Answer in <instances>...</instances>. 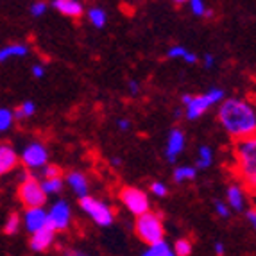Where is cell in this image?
<instances>
[{"label": "cell", "mask_w": 256, "mask_h": 256, "mask_svg": "<svg viewBox=\"0 0 256 256\" xmlns=\"http://www.w3.org/2000/svg\"><path fill=\"white\" fill-rule=\"evenodd\" d=\"M150 190H152V194H156L160 197L166 196V186L163 183H152L150 184Z\"/></svg>", "instance_id": "cell-30"}, {"label": "cell", "mask_w": 256, "mask_h": 256, "mask_svg": "<svg viewBox=\"0 0 256 256\" xmlns=\"http://www.w3.org/2000/svg\"><path fill=\"white\" fill-rule=\"evenodd\" d=\"M183 102L186 104V116L190 120H196L204 113L210 108V102L206 100L204 95H199V97H190V95H184Z\"/></svg>", "instance_id": "cell-9"}, {"label": "cell", "mask_w": 256, "mask_h": 256, "mask_svg": "<svg viewBox=\"0 0 256 256\" xmlns=\"http://www.w3.org/2000/svg\"><path fill=\"white\" fill-rule=\"evenodd\" d=\"M27 47L26 45H9L0 50V61H6L9 58H16V56H26Z\"/></svg>", "instance_id": "cell-17"}, {"label": "cell", "mask_w": 256, "mask_h": 256, "mask_svg": "<svg viewBox=\"0 0 256 256\" xmlns=\"http://www.w3.org/2000/svg\"><path fill=\"white\" fill-rule=\"evenodd\" d=\"M186 48H183V47H172L170 50H168V56L170 58H183L184 54H186Z\"/></svg>", "instance_id": "cell-32"}, {"label": "cell", "mask_w": 256, "mask_h": 256, "mask_svg": "<svg viewBox=\"0 0 256 256\" xmlns=\"http://www.w3.org/2000/svg\"><path fill=\"white\" fill-rule=\"evenodd\" d=\"M120 199L128 206L129 212H132L134 215H144L149 212V199L147 196L142 190L138 188H132V186H126L120 190Z\"/></svg>", "instance_id": "cell-5"}, {"label": "cell", "mask_w": 256, "mask_h": 256, "mask_svg": "<svg viewBox=\"0 0 256 256\" xmlns=\"http://www.w3.org/2000/svg\"><path fill=\"white\" fill-rule=\"evenodd\" d=\"M70 222V208L64 201L56 202L52 206L50 214L47 215V228H50L52 231L56 230H64Z\"/></svg>", "instance_id": "cell-7"}, {"label": "cell", "mask_w": 256, "mask_h": 256, "mask_svg": "<svg viewBox=\"0 0 256 256\" xmlns=\"http://www.w3.org/2000/svg\"><path fill=\"white\" fill-rule=\"evenodd\" d=\"M142 256H154V252L149 249V251H146V252H144V254H142Z\"/></svg>", "instance_id": "cell-42"}, {"label": "cell", "mask_w": 256, "mask_h": 256, "mask_svg": "<svg viewBox=\"0 0 256 256\" xmlns=\"http://www.w3.org/2000/svg\"><path fill=\"white\" fill-rule=\"evenodd\" d=\"M190 8H192L194 14H197V16H202V14H204V4H202L201 0H192V2H190Z\"/></svg>", "instance_id": "cell-29"}, {"label": "cell", "mask_w": 256, "mask_h": 256, "mask_svg": "<svg viewBox=\"0 0 256 256\" xmlns=\"http://www.w3.org/2000/svg\"><path fill=\"white\" fill-rule=\"evenodd\" d=\"M196 178V168H190V166H181L174 172V180L176 181H183V180H194Z\"/></svg>", "instance_id": "cell-22"}, {"label": "cell", "mask_w": 256, "mask_h": 256, "mask_svg": "<svg viewBox=\"0 0 256 256\" xmlns=\"http://www.w3.org/2000/svg\"><path fill=\"white\" fill-rule=\"evenodd\" d=\"M47 149L42 146V144H30L29 147H26L24 154H22V160L27 166L34 168V166H42L47 162Z\"/></svg>", "instance_id": "cell-8"}, {"label": "cell", "mask_w": 256, "mask_h": 256, "mask_svg": "<svg viewBox=\"0 0 256 256\" xmlns=\"http://www.w3.org/2000/svg\"><path fill=\"white\" fill-rule=\"evenodd\" d=\"M129 88H131L132 94H136V92H138V84H136V82H134V81H131V84H129Z\"/></svg>", "instance_id": "cell-40"}, {"label": "cell", "mask_w": 256, "mask_h": 256, "mask_svg": "<svg viewBox=\"0 0 256 256\" xmlns=\"http://www.w3.org/2000/svg\"><path fill=\"white\" fill-rule=\"evenodd\" d=\"M228 199L233 210H244V194L238 186H230L228 188Z\"/></svg>", "instance_id": "cell-16"}, {"label": "cell", "mask_w": 256, "mask_h": 256, "mask_svg": "<svg viewBox=\"0 0 256 256\" xmlns=\"http://www.w3.org/2000/svg\"><path fill=\"white\" fill-rule=\"evenodd\" d=\"M215 251H217V254L220 256L222 252H224V246H222V244H217V246H215Z\"/></svg>", "instance_id": "cell-38"}, {"label": "cell", "mask_w": 256, "mask_h": 256, "mask_svg": "<svg viewBox=\"0 0 256 256\" xmlns=\"http://www.w3.org/2000/svg\"><path fill=\"white\" fill-rule=\"evenodd\" d=\"M136 235L149 246L163 242V224L160 215L150 212L140 215L136 220Z\"/></svg>", "instance_id": "cell-3"}, {"label": "cell", "mask_w": 256, "mask_h": 256, "mask_svg": "<svg viewBox=\"0 0 256 256\" xmlns=\"http://www.w3.org/2000/svg\"><path fill=\"white\" fill-rule=\"evenodd\" d=\"M222 95H224V92H222V90H210L204 97H206V100L210 102V106H214L215 102H218V100H220Z\"/></svg>", "instance_id": "cell-27"}, {"label": "cell", "mask_w": 256, "mask_h": 256, "mask_svg": "<svg viewBox=\"0 0 256 256\" xmlns=\"http://www.w3.org/2000/svg\"><path fill=\"white\" fill-rule=\"evenodd\" d=\"M43 174H45V180H54V178H60L61 176V168L56 165H48Z\"/></svg>", "instance_id": "cell-28"}, {"label": "cell", "mask_w": 256, "mask_h": 256, "mask_svg": "<svg viewBox=\"0 0 256 256\" xmlns=\"http://www.w3.org/2000/svg\"><path fill=\"white\" fill-rule=\"evenodd\" d=\"M215 210H217V214L220 215V217H224V218L230 215V212H228V206L224 204V202H217V204H215Z\"/></svg>", "instance_id": "cell-33"}, {"label": "cell", "mask_w": 256, "mask_h": 256, "mask_svg": "<svg viewBox=\"0 0 256 256\" xmlns=\"http://www.w3.org/2000/svg\"><path fill=\"white\" fill-rule=\"evenodd\" d=\"M58 11L64 16H72V18H79L82 13H84V9H82L81 2H76V0H56L52 2Z\"/></svg>", "instance_id": "cell-13"}, {"label": "cell", "mask_w": 256, "mask_h": 256, "mask_svg": "<svg viewBox=\"0 0 256 256\" xmlns=\"http://www.w3.org/2000/svg\"><path fill=\"white\" fill-rule=\"evenodd\" d=\"M61 188H63V183H61V178H54V180H45V183L42 184V190L47 194H58L61 192Z\"/></svg>", "instance_id": "cell-18"}, {"label": "cell", "mask_w": 256, "mask_h": 256, "mask_svg": "<svg viewBox=\"0 0 256 256\" xmlns=\"http://www.w3.org/2000/svg\"><path fill=\"white\" fill-rule=\"evenodd\" d=\"M18 224H20V218H18V214H11L4 226V233L6 235H14L18 231Z\"/></svg>", "instance_id": "cell-21"}, {"label": "cell", "mask_w": 256, "mask_h": 256, "mask_svg": "<svg viewBox=\"0 0 256 256\" xmlns=\"http://www.w3.org/2000/svg\"><path fill=\"white\" fill-rule=\"evenodd\" d=\"M64 256H86V254L84 252L74 251V249H66V251H64Z\"/></svg>", "instance_id": "cell-36"}, {"label": "cell", "mask_w": 256, "mask_h": 256, "mask_svg": "<svg viewBox=\"0 0 256 256\" xmlns=\"http://www.w3.org/2000/svg\"><path fill=\"white\" fill-rule=\"evenodd\" d=\"M34 104L32 102H24L20 108H16V111H14V116H16L18 120L26 118V116H30L32 113H34Z\"/></svg>", "instance_id": "cell-25"}, {"label": "cell", "mask_w": 256, "mask_h": 256, "mask_svg": "<svg viewBox=\"0 0 256 256\" xmlns=\"http://www.w3.org/2000/svg\"><path fill=\"white\" fill-rule=\"evenodd\" d=\"M68 183H70V186L74 188V192L81 197V199L88 196V181H86V178L82 174H79V172H70Z\"/></svg>", "instance_id": "cell-15"}, {"label": "cell", "mask_w": 256, "mask_h": 256, "mask_svg": "<svg viewBox=\"0 0 256 256\" xmlns=\"http://www.w3.org/2000/svg\"><path fill=\"white\" fill-rule=\"evenodd\" d=\"M11 122H13V113L9 110L0 108V131H6L11 126Z\"/></svg>", "instance_id": "cell-26"}, {"label": "cell", "mask_w": 256, "mask_h": 256, "mask_svg": "<svg viewBox=\"0 0 256 256\" xmlns=\"http://www.w3.org/2000/svg\"><path fill=\"white\" fill-rule=\"evenodd\" d=\"M190 252H192V244L188 242V240L181 238L176 242V256H190Z\"/></svg>", "instance_id": "cell-23"}, {"label": "cell", "mask_w": 256, "mask_h": 256, "mask_svg": "<svg viewBox=\"0 0 256 256\" xmlns=\"http://www.w3.org/2000/svg\"><path fill=\"white\" fill-rule=\"evenodd\" d=\"M88 16H90L92 24H94L95 27H104V24H106V13H104L102 9L98 8H94L88 11Z\"/></svg>", "instance_id": "cell-19"}, {"label": "cell", "mask_w": 256, "mask_h": 256, "mask_svg": "<svg viewBox=\"0 0 256 256\" xmlns=\"http://www.w3.org/2000/svg\"><path fill=\"white\" fill-rule=\"evenodd\" d=\"M212 64H214V58H212V56H206V66H212Z\"/></svg>", "instance_id": "cell-41"}, {"label": "cell", "mask_w": 256, "mask_h": 256, "mask_svg": "<svg viewBox=\"0 0 256 256\" xmlns=\"http://www.w3.org/2000/svg\"><path fill=\"white\" fill-rule=\"evenodd\" d=\"M81 208L84 210L86 214L90 215L95 222H97L98 226H110L111 222H113V214H111V210L108 208L104 202L95 201L94 197H88V196L82 197Z\"/></svg>", "instance_id": "cell-6"}, {"label": "cell", "mask_w": 256, "mask_h": 256, "mask_svg": "<svg viewBox=\"0 0 256 256\" xmlns=\"http://www.w3.org/2000/svg\"><path fill=\"white\" fill-rule=\"evenodd\" d=\"M236 158L240 163L244 180L248 181L249 186H254L256 183V140L254 136L244 138L236 146Z\"/></svg>", "instance_id": "cell-2"}, {"label": "cell", "mask_w": 256, "mask_h": 256, "mask_svg": "<svg viewBox=\"0 0 256 256\" xmlns=\"http://www.w3.org/2000/svg\"><path fill=\"white\" fill-rule=\"evenodd\" d=\"M45 8H47V4H45V2H36V4L30 6V13L34 14V16H40V14H43Z\"/></svg>", "instance_id": "cell-31"}, {"label": "cell", "mask_w": 256, "mask_h": 256, "mask_svg": "<svg viewBox=\"0 0 256 256\" xmlns=\"http://www.w3.org/2000/svg\"><path fill=\"white\" fill-rule=\"evenodd\" d=\"M212 165V150L208 147H201L199 150V160H197V166L199 168H206Z\"/></svg>", "instance_id": "cell-24"}, {"label": "cell", "mask_w": 256, "mask_h": 256, "mask_svg": "<svg viewBox=\"0 0 256 256\" xmlns=\"http://www.w3.org/2000/svg\"><path fill=\"white\" fill-rule=\"evenodd\" d=\"M52 240H54V231L50 228H43V230L32 233V238H30V248L34 251H47L50 248Z\"/></svg>", "instance_id": "cell-12"}, {"label": "cell", "mask_w": 256, "mask_h": 256, "mask_svg": "<svg viewBox=\"0 0 256 256\" xmlns=\"http://www.w3.org/2000/svg\"><path fill=\"white\" fill-rule=\"evenodd\" d=\"M18 165V156L9 146H0V176L8 174Z\"/></svg>", "instance_id": "cell-14"}, {"label": "cell", "mask_w": 256, "mask_h": 256, "mask_svg": "<svg viewBox=\"0 0 256 256\" xmlns=\"http://www.w3.org/2000/svg\"><path fill=\"white\" fill-rule=\"evenodd\" d=\"M150 251L154 252V256H176L174 251L166 246L165 240H163V242H160V244H154V246H150Z\"/></svg>", "instance_id": "cell-20"}, {"label": "cell", "mask_w": 256, "mask_h": 256, "mask_svg": "<svg viewBox=\"0 0 256 256\" xmlns=\"http://www.w3.org/2000/svg\"><path fill=\"white\" fill-rule=\"evenodd\" d=\"M218 118L231 136L240 138V140L254 136L256 113L251 104L230 98L218 110Z\"/></svg>", "instance_id": "cell-1"}, {"label": "cell", "mask_w": 256, "mask_h": 256, "mask_svg": "<svg viewBox=\"0 0 256 256\" xmlns=\"http://www.w3.org/2000/svg\"><path fill=\"white\" fill-rule=\"evenodd\" d=\"M18 197H20V201L24 202V206L27 210L42 208L45 204V201H47L45 192L42 190V184L34 178H29V176H26L24 181H22L20 188H18Z\"/></svg>", "instance_id": "cell-4"}, {"label": "cell", "mask_w": 256, "mask_h": 256, "mask_svg": "<svg viewBox=\"0 0 256 256\" xmlns=\"http://www.w3.org/2000/svg\"><path fill=\"white\" fill-rule=\"evenodd\" d=\"M118 126H120V129H128L129 128V122H128V120H120Z\"/></svg>", "instance_id": "cell-39"}, {"label": "cell", "mask_w": 256, "mask_h": 256, "mask_svg": "<svg viewBox=\"0 0 256 256\" xmlns=\"http://www.w3.org/2000/svg\"><path fill=\"white\" fill-rule=\"evenodd\" d=\"M26 224H27V230H29L30 233H36V231L43 230V228L47 226V214H45L42 208L27 210Z\"/></svg>", "instance_id": "cell-10"}, {"label": "cell", "mask_w": 256, "mask_h": 256, "mask_svg": "<svg viewBox=\"0 0 256 256\" xmlns=\"http://www.w3.org/2000/svg\"><path fill=\"white\" fill-rule=\"evenodd\" d=\"M248 218H249V222H251L252 226L256 224V215H254V210H249L248 212Z\"/></svg>", "instance_id": "cell-37"}, {"label": "cell", "mask_w": 256, "mask_h": 256, "mask_svg": "<svg viewBox=\"0 0 256 256\" xmlns=\"http://www.w3.org/2000/svg\"><path fill=\"white\" fill-rule=\"evenodd\" d=\"M184 147V134L178 129L170 132V136H168V144H166V160L170 163L176 162L178 158V154L183 150Z\"/></svg>", "instance_id": "cell-11"}, {"label": "cell", "mask_w": 256, "mask_h": 256, "mask_svg": "<svg viewBox=\"0 0 256 256\" xmlns=\"http://www.w3.org/2000/svg\"><path fill=\"white\" fill-rule=\"evenodd\" d=\"M32 76H34V77H43V68L40 66V64L32 66Z\"/></svg>", "instance_id": "cell-34"}, {"label": "cell", "mask_w": 256, "mask_h": 256, "mask_svg": "<svg viewBox=\"0 0 256 256\" xmlns=\"http://www.w3.org/2000/svg\"><path fill=\"white\" fill-rule=\"evenodd\" d=\"M183 58H184V61H188V63H196V61H197V58L192 54V52H186Z\"/></svg>", "instance_id": "cell-35"}]
</instances>
